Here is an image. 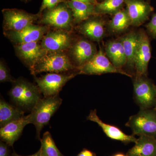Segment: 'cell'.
<instances>
[{"label": "cell", "instance_id": "cell-1", "mask_svg": "<svg viewBox=\"0 0 156 156\" xmlns=\"http://www.w3.org/2000/svg\"><path fill=\"white\" fill-rule=\"evenodd\" d=\"M41 94L37 85L23 78H19L12 83V88L9 92L14 105L24 112L31 111L41 98Z\"/></svg>", "mask_w": 156, "mask_h": 156}, {"label": "cell", "instance_id": "cell-2", "mask_svg": "<svg viewBox=\"0 0 156 156\" xmlns=\"http://www.w3.org/2000/svg\"><path fill=\"white\" fill-rule=\"evenodd\" d=\"M30 70L34 76L44 72L59 73L79 71L69 56L64 52H47Z\"/></svg>", "mask_w": 156, "mask_h": 156}, {"label": "cell", "instance_id": "cell-3", "mask_svg": "<svg viewBox=\"0 0 156 156\" xmlns=\"http://www.w3.org/2000/svg\"><path fill=\"white\" fill-rule=\"evenodd\" d=\"M62 99L59 95L40 98L28 115L30 124L34 125L36 129V138L41 139V131L47 126L52 116L61 105Z\"/></svg>", "mask_w": 156, "mask_h": 156}, {"label": "cell", "instance_id": "cell-4", "mask_svg": "<svg viewBox=\"0 0 156 156\" xmlns=\"http://www.w3.org/2000/svg\"><path fill=\"white\" fill-rule=\"evenodd\" d=\"M126 126L131 128L134 136L156 137V110L140 109L138 113L130 117Z\"/></svg>", "mask_w": 156, "mask_h": 156}, {"label": "cell", "instance_id": "cell-5", "mask_svg": "<svg viewBox=\"0 0 156 156\" xmlns=\"http://www.w3.org/2000/svg\"><path fill=\"white\" fill-rule=\"evenodd\" d=\"M79 74V71L65 73H50L40 77L35 76V80L44 97L58 95L65 84Z\"/></svg>", "mask_w": 156, "mask_h": 156}, {"label": "cell", "instance_id": "cell-6", "mask_svg": "<svg viewBox=\"0 0 156 156\" xmlns=\"http://www.w3.org/2000/svg\"><path fill=\"white\" fill-rule=\"evenodd\" d=\"M133 77L135 102L140 109L154 108L155 104L156 85L147 76H134Z\"/></svg>", "mask_w": 156, "mask_h": 156}, {"label": "cell", "instance_id": "cell-7", "mask_svg": "<svg viewBox=\"0 0 156 156\" xmlns=\"http://www.w3.org/2000/svg\"><path fill=\"white\" fill-rule=\"evenodd\" d=\"M41 23L57 29L69 30L73 24L72 13L65 2L53 9L45 10L40 18Z\"/></svg>", "mask_w": 156, "mask_h": 156}, {"label": "cell", "instance_id": "cell-8", "mask_svg": "<svg viewBox=\"0 0 156 156\" xmlns=\"http://www.w3.org/2000/svg\"><path fill=\"white\" fill-rule=\"evenodd\" d=\"M3 27L5 31L21 30L40 19L41 14L28 13L17 9H5L2 10Z\"/></svg>", "mask_w": 156, "mask_h": 156}, {"label": "cell", "instance_id": "cell-9", "mask_svg": "<svg viewBox=\"0 0 156 156\" xmlns=\"http://www.w3.org/2000/svg\"><path fill=\"white\" fill-rule=\"evenodd\" d=\"M79 74L88 75H101L106 73H120L132 78V76L124 70L115 67L102 49H100L95 56L78 69Z\"/></svg>", "mask_w": 156, "mask_h": 156}, {"label": "cell", "instance_id": "cell-10", "mask_svg": "<svg viewBox=\"0 0 156 156\" xmlns=\"http://www.w3.org/2000/svg\"><path fill=\"white\" fill-rule=\"evenodd\" d=\"M69 31L57 29L49 31L41 40L42 48L47 52H64L69 50L74 41Z\"/></svg>", "mask_w": 156, "mask_h": 156}, {"label": "cell", "instance_id": "cell-11", "mask_svg": "<svg viewBox=\"0 0 156 156\" xmlns=\"http://www.w3.org/2000/svg\"><path fill=\"white\" fill-rule=\"evenodd\" d=\"M151 57L150 40L143 30L138 32V41L135 54L134 76H147L148 66Z\"/></svg>", "mask_w": 156, "mask_h": 156}, {"label": "cell", "instance_id": "cell-12", "mask_svg": "<svg viewBox=\"0 0 156 156\" xmlns=\"http://www.w3.org/2000/svg\"><path fill=\"white\" fill-rule=\"evenodd\" d=\"M49 31L48 26L32 24L20 30L5 31L4 34L14 45H18L39 41Z\"/></svg>", "mask_w": 156, "mask_h": 156}, {"label": "cell", "instance_id": "cell-13", "mask_svg": "<svg viewBox=\"0 0 156 156\" xmlns=\"http://www.w3.org/2000/svg\"><path fill=\"white\" fill-rule=\"evenodd\" d=\"M69 50L70 58L78 69L90 61L98 52L95 44L85 38L74 42Z\"/></svg>", "mask_w": 156, "mask_h": 156}, {"label": "cell", "instance_id": "cell-14", "mask_svg": "<svg viewBox=\"0 0 156 156\" xmlns=\"http://www.w3.org/2000/svg\"><path fill=\"white\" fill-rule=\"evenodd\" d=\"M14 48L16 55L29 69L47 53L38 41L15 45Z\"/></svg>", "mask_w": 156, "mask_h": 156}, {"label": "cell", "instance_id": "cell-15", "mask_svg": "<svg viewBox=\"0 0 156 156\" xmlns=\"http://www.w3.org/2000/svg\"><path fill=\"white\" fill-rule=\"evenodd\" d=\"M125 4L132 26L142 25L154 11L150 4L144 0H126Z\"/></svg>", "mask_w": 156, "mask_h": 156}, {"label": "cell", "instance_id": "cell-16", "mask_svg": "<svg viewBox=\"0 0 156 156\" xmlns=\"http://www.w3.org/2000/svg\"><path fill=\"white\" fill-rule=\"evenodd\" d=\"M105 21L100 17H90L77 27L79 32L89 40L100 42L105 36Z\"/></svg>", "mask_w": 156, "mask_h": 156}, {"label": "cell", "instance_id": "cell-17", "mask_svg": "<svg viewBox=\"0 0 156 156\" xmlns=\"http://www.w3.org/2000/svg\"><path fill=\"white\" fill-rule=\"evenodd\" d=\"M87 119L97 123L105 134L110 139L121 141L126 144L130 143H135L137 141V138L134 135L126 134L116 126L103 122L97 115L96 109L91 111L87 117Z\"/></svg>", "mask_w": 156, "mask_h": 156}, {"label": "cell", "instance_id": "cell-18", "mask_svg": "<svg viewBox=\"0 0 156 156\" xmlns=\"http://www.w3.org/2000/svg\"><path fill=\"white\" fill-rule=\"evenodd\" d=\"M29 124L30 123L28 115H27L2 127L0 129L1 141L13 147L14 143L21 136L24 127Z\"/></svg>", "mask_w": 156, "mask_h": 156}, {"label": "cell", "instance_id": "cell-19", "mask_svg": "<svg viewBox=\"0 0 156 156\" xmlns=\"http://www.w3.org/2000/svg\"><path fill=\"white\" fill-rule=\"evenodd\" d=\"M105 52L115 67L123 69L126 66L127 59L122 43L119 38L108 42L105 44Z\"/></svg>", "mask_w": 156, "mask_h": 156}, {"label": "cell", "instance_id": "cell-20", "mask_svg": "<svg viewBox=\"0 0 156 156\" xmlns=\"http://www.w3.org/2000/svg\"><path fill=\"white\" fill-rule=\"evenodd\" d=\"M128 156H156V137L140 136L127 153Z\"/></svg>", "mask_w": 156, "mask_h": 156}, {"label": "cell", "instance_id": "cell-21", "mask_svg": "<svg viewBox=\"0 0 156 156\" xmlns=\"http://www.w3.org/2000/svg\"><path fill=\"white\" fill-rule=\"evenodd\" d=\"M66 3L72 13L74 23L80 24L95 15L93 4L73 0H67Z\"/></svg>", "mask_w": 156, "mask_h": 156}, {"label": "cell", "instance_id": "cell-22", "mask_svg": "<svg viewBox=\"0 0 156 156\" xmlns=\"http://www.w3.org/2000/svg\"><path fill=\"white\" fill-rule=\"evenodd\" d=\"M119 38L122 43L127 59L126 66L131 70H135V54L138 41V32L131 31Z\"/></svg>", "mask_w": 156, "mask_h": 156}, {"label": "cell", "instance_id": "cell-23", "mask_svg": "<svg viewBox=\"0 0 156 156\" xmlns=\"http://www.w3.org/2000/svg\"><path fill=\"white\" fill-rule=\"evenodd\" d=\"M25 112L15 105L10 104L1 98L0 100V126L4 127L9 123L24 116Z\"/></svg>", "mask_w": 156, "mask_h": 156}, {"label": "cell", "instance_id": "cell-24", "mask_svg": "<svg viewBox=\"0 0 156 156\" xmlns=\"http://www.w3.org/2000/svg\"><path fill=\"white\" fill-rule=\"evenodd\" d=\"M131 26V19L126 9H122L113 15L108 24L109 30L113 34L122 33Z\"/></svg>", "mask_w": 156, "mask_h": 156}, {"label": "cell", "instance_id": "cell-25", "mask_svg": "<svg viewBox=\"0 0 156 156\" xmlns=\"http://www.w3.org/2000/svg\"><path fill=\"white\" fill-rule=\"evenodd\" d=\"M126 0H103L95 5V15H114L122 9Z\"/></svg>", "mask_w": 156, "mask_h": 156}, {"label": "cell", "instance_id": "cell-26", "mask_svg": "<svg viewBox=\"0 0 156 156\" xmlns=\"http://www.w3.org/2000/svg\"><path fill=\"white\" fill-rule=\"evenodd\" d=\"M41 142V156H64L60 152L55 144L49 131L44 134Z\"/></svg>", "mask_w": 156, "mask_h": 156}, {"label": "cell", "instance_id": "cell-27", "mask_svg": "<svg viewBox=\"0 0 156 156\" xmlns=\"http://www.w3.org/2000/svg\"><path fill=\"white\" fill-rule=\"evenodd\" d=\"M10 74L8 66L3 60H1L0 62V82H11L13 83L15 81Z\"/></svg>", "mask_w": 156, "mask_h": 156}, {"label": "cell", "instance_id": "cell-28", "mask_svg": "<svg viewBox=\"0 0 156 156\" xmlns=\"http://www.w3.org/2000/svg\"><path fill=\"white\" fill-rule=\"evenodd\" d=\"M67 0H43L38 13L41 14L45 10L53 9L60 3L65 2Z\"/></svg>", "mask_w": 156, "mask_h": 156}, {"label": "cell", "instance_id": "cell-29", "mask_svg": "<svg viewBox=\"0 0 156 156\" xmlns=\"http://www.w3.org/2000/svg\"><path fill=\"white\" fill-rule=\"evenodd\" d=\"M147 33L152 39H156V13L153 15L151 19L146 25Z\"/></svg>", "mask_w": 156, "mask_h": 156}, {"label": "cell", "instance_id": "cell-30", "mask_svg": "<svg viewBox=\"0 0 156 156\" xmlns=\"http://www.w3.org/2000/svg\"><path fill=\"white\" fill-rule=\"evenodd\" d=\"M10 146L6 143L1 141L0 142V156H12L11 153Z\"/></svg>", "mask_w": 156, "mask_h": 156}, {"label": "cell", "instance_id": "cell-31", "mask_svg": "<svg viewBox=\"0 0 156 156\" xmlns=\"http://www.w3.org/2000/svg\"><path fill=\"white\" fill-rule=\"evenodd\" d=\"M76 156H96V154L92 151L84 148Z\"/></svg>", "mask_w": 156, "mask_h": 156}, {"label": "cell", "instance_id": "cell-32", "mask_svg": "<svg viewBox=\"0 0 156 156\" xmlns=\"http://www.w3.org/2000/svg\"><path fill=\"white\" fill-rule=\"evenodd\" d=\"M73 1H79V2H83L89 3V4H93L95 5L97 4V0H73Z\"/></svg>", "mask_w": 156, "mask_h": 156}, {"label": "cell", "instance_id": "cell-33", "mask_svg": "<svg viewBox=\"0 0 156 156\" xmlns=\"http://www.w3.org/2000/svg\"><path fill=\"white\" fill-rule=\"evenodd\" d=\"M12 156H21L20 155L16 153L14 151H13V153H12ZM41 156V151L40 150H39L36 153L33 154L29 156Z\"/></svg>", "mask_w": 156, "mask_h": 156}, {"label": "cell", "instance_id": "cell-34", "mask_svg": "<svg viewBox=\"0 0 156 156\" xmlns=\"http://www.w3.org/2000/svg\"><path fill=\"white\" fill-rule=\"evenodd\" d=\"M112 156H128L127 155V154H125L123 153H117L115 154L114 155Z\"/></svg>", "mask_w": 156, "mask_h": 156}, {"label": "cell", "instance_id": "cell-35", "mask_svg": "<svg viewBox=\"0 0 156 156\" xmlns=\"http://www.w3.org/2000/svg\"><path fill=\"white\" fill-rule=\"evenodd\" d=\"M20 1H22V2L24 3H27L28 2H30L31 0H20Z\"/></svg>", "mask_w": 156, "mask_h": 156}, {"label": "cell", "instance_id": "cell-36", "mask_svg": "<svg viewBox=\"0 0 156 156\" xmlns=\"http://www.w3.org/2000/svg\"><path fill=\"white\" fill-rule=\"evenodd\" d=\"M154 108L156 110V99H155V104L154 107Z\"/></svg>", "mask_w": 156, "mask_h": 156}]
</instances>
